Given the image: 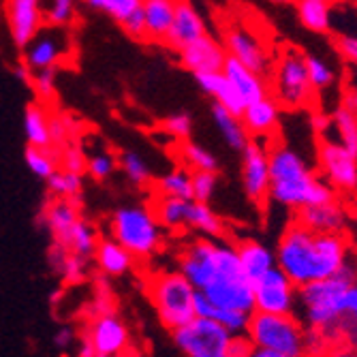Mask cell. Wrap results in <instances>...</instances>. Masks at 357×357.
<instances>
[{"label":"cell","mask_w":357,"mask_h":357,"mask_svg":"<svg viewBox=\"0 0 357 357\" xmlns=\"http://www.w3.org/2000/svg\"><path fill=\"white\" fill-rule=\"evenodd\" d=\"M73 338H75V332H73V328H60L56 334H54V344L58 347V349H62V351H67L69 347H71V342H73Z\"/></svg>","instance_id":"obj_57"},{"label":"cell","mask_w":357,"mask_h":357,"mask_svg":"<svg viewBox=\"0 0 357 357\" xmlns=\"http://www.w3.org/2000/svg\"><path fill=\"white\" fill-rule=\"evenodd\" d=\"M84 261H86V259H82L77 255H67L56 266V270L62 274V278L67 282H79L82 276H84Z\"/></svg>","instance_id":"obj_49"},{"label":"cell","mask_w":357,"mask_h":357,"mask_svg":"<svg viewBox=\"0 0 357 357\" xmlns=\"http://www.w3.org/2000/svg\"><path fill=\"white\" fill-rule=\"evenodd\" d=\"M252 342L248 340V336H234L229 342V351H227V357H250L252 353Z\"/></svg>","instance_id":"obj_53"},{"label":"cell","mask_w":357,"mask_h":357,"mask_svg":"<svg viewBox=\"0 0 357 357\" xmlns=\"http://www.w3.org/2000/svg\"><path fill=\"white\" fill-rule=\"evenodd\" d=\"M13 75H15V79L17 82H22V84H28V86H32V71L26 67V64L22 62V64H15V69H13Z\"/></svg>","instance_id":"obj_58"},{"label":"cell","mask_w":357,"mask_h":357,"mask_svg":"<svg viewBox=\"0 0 357 357\" xmlns=\"http://www.w3.org/2000/svg\"><path fill=\"white\" fill-rule=\"evenodd\" d=\"M186 227L206 236V240H220L225 236L222 218L210 208V204L190 202L186 214Z\"/></svg>","instance_id":"obj_30"},{"label":"cell","mask_w":357,"mask_h":357,"mask_svg":"<svg viewBox=\"0 0 357 357\" xmlns=\"http://www.w3.org/2000/svg\"><path fill=\"white\" fill-rule=\"evenodd\" d=\"M86 5L90 9H96V11L109 15L118 24H124L142 7V0H88Z\"/></svg>","instance_id":"obj_38"},{"label":"cell","mask_w":357,"mask_h":357,"mask_svg":"<svg viewBox=\"0 0 357 357\" xmlns=\"http://www.w3.org/2000/svg\"><path fill=\"white\" fill-rule=\"evenodd\" d=\"M344 319L357 323V282L347 289V296H344Z\"/></svg>","instance_id":"obj_55"},{"label":"cell","mask_w":357,"mask_h":357,"mask_svg":"<svg viewBox=\"0 0 357 357\" xmlns=\"http://www.w3.org/2000/svg\"><path fill=\"white\" fill-rule=\"evenodd\" d=\"M274 252L276 268L302 289L334 278L353 250L344 236H319L296 220L284 229Z\"/></svg>","instance_id":"obj_1"},{"label":"cell","mask_w":357,"mask_h":357,"mask_svg":"<svg viewBox=\"0 0 357 357\" xmlns=\"http://www.w3.org/2000/svg\"><path fill=\"white\" fill-rule=\"evenodd\" d=\"M126 357H146V355H144V353H139V351H131Z\"/></svg>","instance_id":"obj_61"},{"label":"cell","mask_w":357,"mask_h":357,"mask_svg":"<svg viewBox=\"0 0 357 357\" xmlns=\"http://www.w3.org/2000/svg\"><path fill=\"white\" fill-rule=\"evenodd\" d=\"M156 192H158V197L192 202V172L178 167L165 176H160L156 180Z\"/></svg>","instance_id":"obj_32"},{"label":"cell","mask_w":357,"mask_h":357,"mask_svg":"<svg viewBox=\"0 0 357 357\" xmlns=\"http://www.w3.org/2000/svg\"><path fill=\"white\" fill-rule=\"evenodd\" d=\"M122 28L126 30V35L128 37H133V39H139V41H144L146 39V15H144V3H142V7L128 17L124 24H122Z\"/></svg>","instance_id":"obj_50"},{"label":"cell","mask_w":357,"mask_h":357,"mask_svg":"<svg viewBox=\"0 0 357 357\" xmlns=\"http://www.w3.org/2000/svg\"><path fill=\"white\" fill-rule=\"evenodd\" d=\"M218 186V176L208 172H195L192 174V202L208 204Z\"/></svg>","instance_id":"obj_45"},{"label":"cell","mask_w":357,"mask_h":357,"mask_svg":"<svg viewBox=\"0 0 357 357\" xmlns=\"http://www.w3.org/2000/svg\"><path fill=\"white\" fill-rule=\"evenodd\" d=\"M280 105L276 103L274 96H266V99L250 103L244 107L242 112V124L246 128L248 137H252L255 142H264L270 139L280 122Z\"/></svg>","instance_id":"obj_18"},{"label":"cell","mask_w":357,"mask_h":357,"mask_svg":"<svg viewBox=\"0 0 357 357\" xmlns=\"http://www.w3.org/2000/svg\"><path fill=\"white\" fill-rule=\"evenodd\" d=\"M317 165L321 172V180L326 178L334 192H357V156H353L340 144L323 139L317 150Z\"/></svg>","instance_id":"obj_11"},{"label":"cell","mask_w":357,"mask_h":357,"mask_svg":"<svg viewBox=\"0 0 357 357\" xmlns=\"http://www.w3.org/2000/svg\"><path fill=\"white\" fill-rule=\"evenodd\" d=\"M58 156H60V150L58 148H47V150H41V148H26L24 152V160L28 169L35 174L37 178H43V180H50L60 167H58Z\"/></svg>","instance_id":"obj_36"},{"label":"cell","mask_w":357,"mask_h":357,"mask_svg":"<svg viewBox=\"0 0 357 357\" xmlns=\"http://www.w3.org/2000/svg\"><path fill=\"white\" fill-rule=\"evenodd\" d=\"M336 47L340 52V56L353 64V67L357 69V37H347V35H340L338 41H336Z\"/></svg>","instance_id":"obj_52"},{"label":"cell","mask_w":357,"mask_h":357,"mask_svg":"<svg viewBox=\"0 0 357 357\" xmlns=\"http://www.w3.org/2000/svg\"><path fill=\"white\" fill-rule=\"evenodd\" d=\"M342 105H344L347 109H351L353 114H357V79H355V77H351V79L347 82V90H344V101H342Z\"/></svg>","instance_id":"obj_56"},{"label":"cell","mask_w":357,"mask_h":357,"mask_svg":"<svg viewBox=\"0 0 357 357\" xmlns=\"http://www.w3.org/2000/svg\"><path fill=\"white\" fill-rule=\"evenodd\" d=\"M43 15H45V24H50L52 28L64 30L75 20L77 9L73 0H54V3L43 7Z\"/></svg>","instance_id":"obj_41"},{"label":"cell","mask_w":357,"mask_h":357,"mask_svg":"<svg viewBox=\"0 0 357 357\" xmlns=\"http://www.w3.org/2000/svg\"><path fill=\"white\" fill-rule=\"evenodd\" d=\"M69 37L62 28L41 30V35L24 50V64L32 73L56 69L69 54Z\"/></svg>","instance_id":"obj_15"},{"label":"cell","mask_w":357,"mask_h":357,"mask_svg":"<svg viewBox=\"0 0 357 357\" xmlns=\"http://www.w3.org/2000/svg\"><path fill=\"white\" fill-rule=\"evenodd\" d=\"M296 11L302 26L317 35H326L334 28V7L326 0H302Z\"/></svg>","instance_id":"obj_28"},{"label":"cell","mask_w":357,"mask_h":357,"mask_svg":"<svg viewBox=\"0 0 357 357\" xmlns=\"http://www.w3.org/2000/svg\"><path fill=\"white\" fill-rule=\"evenodd\" d=\"M314 88L306 69V54L296 47H284L272 69V96L284 109H308L314 103Z\"/></svg>","instance_id":"obj_7"},{"label":"cell","mask_w":357,"mask_h":357,"mask_svg":"<svg viewBox=\"0 0 357 357\" xmlns=\"http://www.w3.org/2000/svg\"><path fill=\"white\" fill-rule=\"evenodd\" d=\"M58 246H62L69 255H77V257L86 259L96 252L99 238H96V231L92 229L90 222H86L84 218H77Z\"/></svg>","instance_id":"obj_31"},{"label":"cell","mask_w":357,"mask_h":357,"mask_svg":"<svg viewBox=\"0 0 357 357\" xmlns=\"http://www.w3.org/2000/svg\"><path fill=\"white\" fill-rule=\"evenodd\" d=\"M94 257L96 266L105 276H122L133 268V257L114 240H101Z\"/></svg>","instance_id":"obj_29"},{"label":"cell","mask_w":357,"mask_h":357,"mask_svg":"<svg viewBox=\"0 0 357 357\" xmlns=\"http://www.w3.org/2000/svg\"><path fill=\"white\" fill-rule=\"evenodd\" d=\"M250 357H284V355H278V353H272V351H264V349H252Z\"/></svg>","instance_id":"obj_60"},{"label":"cell","mask_w":357,"mask_h":357,"mask_svg":"<svg viewBox=\"0 0 357 357\" xmlns=\"http://www.w3.org/2000/svg\"><path fill=\"white\" fill-rule=\"evenodd\" d=\"M77 357H96V353H94V349H92V344H90V340H88V338H84V342H82V349H79Z\"/></svg>","instance_id":"obj_59"},{"label":"cell","mask_w":357,"mask_h":357,"mask_svg":"<svg viewBox=\"0 0 357 357\" xmlns=\"http://www.w3.org/2000/svg\"><path fill=\"white\" fill-rule=\"evenodd\" d=\"M24 135L30 148H52L50 112L41 103H28L24 109Z\"/></svg>","instance_id":"obj_26"},{"label":"cell","mask_w":357,"mask_h":357,"mask_svg":"<svg viewBox=\"0 0 357 357\" xmlns=\"http://www.w3.org/2000/svg\"><path fill=\"white\" fill-rule=\"evenodd\" d=\"M306 328L296 314H264L250 317L246 336L255 349L272 351L284 357H306Z\"/></svg>","instance_id":"obj_5"},{"label":"cell","mask_w":357,"mask_h":357,"mask_svg":"<svg viewBox=\"0 0 357 357\" xmlns=\"http://www.w3.org/2000/svg\"><path fill=\"white\" fill-rule=\"evenodd\" d=\"M212 122L216 126V131L220 133L222 142L236 152H244V148L250 144V137L246 133V128L242 124V118L234 116L231 112H227L220 105H212Z\"/></svg>","instance_id":"obj_27"},{"label":"cell","mask_w":357,"mask_h":357,"mask_svg":"<svg viewBox=\"0 0 357 357\" xmlns=\"http://www.w3.org/2000/svg\"><path fill=\"white\" fill-rule=\"evenodd\" d=\"M222 47L227 56L240 62L248 71L268 77L274 69V54L257 32L240 22L227 26L222 32Z\"/></svg>","instance_id":"obj_9"},{"label":"cell","mask_w":357,"mask_h":357,"mask_svg":"<svg viewBox=\"0 0 357 357\" xmlns=\"http://www.w3.org/2000/svg\"><path fill=\"white\" fill-rule=\"evenodd\" d=\"M349 287H353V282L336 274L334 278L298 289L296 312H300V321L306 323L308 330H317L328 340H334L344 319V296Z\"/></svg>","instance_id":"obj_4"},{"label":"cell","mask_w":357,"mask_h":357,"mask_svg":"<svg viewBox=\"0 0 357 357\" xmlns=\"http://www.w3.org/2000/svg\"><path fill=\"white\" fill-rule=\"evenodd\" d=\"M255 310L264 314H296L298 287L278 268L255 282Z\"/></svg>","instance_id":"obj_12"},{"label":"cell","mask_w":357,"mask_h":357,"mask_svg":"<svg viewBox=\"0 0 357 357\" xmlns=\"http://www.w3.org/2000/svg\"><path fill=\"white\" fill-rule=\"evenodd\" d=\"M270 199L289 210H306L336 202L334 188L321 180L308 160L287 144L270 146Z\"/></svg>","instance_id":"obj_2"},{"label":"cell","mask_w":357,"mask_h":357,"mask_svg":"<svg viewBox=\"0 0 357 357\" xmlns=\"http://www.w3.org/2000/svg\"><path fill=\"white\" fill-rule=\"evenodd\" d=\"M332 142L340 144L353 156H357V114L338 105L332 114Z\"/></svg>","instance_id":"obj_33"},{"label":"cell","mask_w":357,"mask_h":357,"mask_svg":"<svg viewBox=\"0 0 357 357\" xmlns=\"http://www.w3.org/2000/svg\"><path fill=\"white\" fill-rule=\"evenodd\" d=\"M86 338L90 340L96 357H120L128 347V330L114 312L96 317Z\"/></svg>","instance_id":"obj_16"},{"label":"cell","mask_w":357,"mask_h":357,"mask_svg":"<svg viewBox=\"0 0 357 357\" xmlns=\"http://www.w3.org/2000/svg\"><path fill=\"white\" fill-rule=\"evenodd\" d=\"M77 210H79V197L56 199L54 204H50L45 208L41 218H45V222H47V229L54 236V244H60L64 240V236H67V231L73 227V222L79 218Z\"/></svg>","instance_id":"obj_25"},{"label":"cell","mask_w":357,"mask_h":357,"mask_svg":"<svg viewBox=\"0 0 357 357\" xmlns=\"http://www.w3.org/2000/svg\"><path fill=\"white\" fill-rule=\"evenodd\" d=\"M86 165H88V158H86L84 150L77 144H69V146H64L60 150V156H58V167H60V172L82 176L86 172Z\"/></svg>","instance_id":"obj_43"},{"label":"cell","mask_w":357,"mask_h":357,"mask_svg":"<svg viewBox=\"0 0 357 357\" xmlns=\"http://www.w3.org/2000/svg\"><path fill=\"white\" fill-rule=\"evenodd\" d=\"M195 287L180 272H160L150 282V300L158 319L172 332L188 326L195 319Z\"/></svg>","instance_id":"obj_8"},{"label":"cell","mask_w":357,"mask_h":357,"mask_svg":"<svg viewBox=\"0 0 357 357\" xmlns=\"http://www.w3.org/2000/svg\"><path fill=\"white\" fill-rule=\"evenodd\" d=\"M222 75L231 82V86L236 88V92L242 96V101L246 105L250 103H257L266 99L268 94V82L266 77L257 75L252 71H248L246 67H242L240 62H236L234 58L227 56V62H225V69H222Z\"/></svg>","instance_id":"obj_22"},{"label":"cell","mask_w":357,"mask_h":357,"mask_svg":"<svg viewBox=\"0 0 357 357\" xmlns=\"http://www.w3.org/2000/svg\"><path fill=\"white\" fill-rule=\"evenodd\" d=\"M50 190L56 195L58 199H75L82 195V176L75 174H67V172H56L50 180H47Z\"/></svg>","instance_id":"obj_40"},{"label":"cell","mask_w":357,"mask_h":357,"mask_svg":"<svg viewBox=\"0 0 357 357\" xmlns=\"http://www.w3.org/2000/svg\"><path fill=\"white\" fill-rule=\"evenodd\" d=\"M180 158L182 167H188V172H208V174H218V158L204 146L195 142H182L180 144Z\"/></svg>","instance_id":"obj_35"},{"label":"cell","mask_w":357,"mask_h":357,"mask_svg":"<svg viewBox=\"0 0 357 357\" xmlns=\"http://www.w3.org/2000/svg\"><path fill=\"white\" fill-rule=\"evenodd\" d=\"M310 126L317 135H323L328 139V135L332 133V116H328L326 112H314L310 116Z\"/></svg>","instance_id":"obj_54"},{"label":"cell","mask_w":357,"mask_h":357,"mask_svg":"<svg viewBox=\"0 0 357 357\" xmlns=\"http://www.w3.org/2000/svg\"><path fill=\"white\" fill-rule=\"evenodd\" d=\"M50 137H52V148L58 150L71 144V126L67 116H50Z\"/></svg>","instance_id":"obj_47"},{"label":"cell","mask_w":357,"mask_h":357,"mask_svg":"<svg viewBox=\"0 0 357 357\" xmlns=\"http://www.w3.org/2000/svg\"><path fill=\"white\" fill-rule=\"evenodd\" d=\"M306 69H308V77H310L314 92L323 94V92H330L336 86V71L330 67V62L326 58L306 54Z\"/></svg>","instance_id":"obj_37"},{"label":"cell","mask_w":357,"mask_h":357,"mask_svg":"<svg viewBox=\"0 0 357 357\" xmlns=\"http://www.w3.org/2000/svg\"><path fill=\"white\" fill-rule=\"evenodd\" d=\"M206 35H208V28H206V22H204L202 13L195 9L190 3H176L174 26L169 30V37H167L165 43L180 52L188 43L197 41V39H202Z\"/></svg>","instance_id":"obj_20"},{"label":"cell","mask_w":357,"mask_h":357,"mask_svg":"<svg viewBox=\"0 0 357 357\" xmlns=\"http://www.w3.org/2000/svg\"><path fill=\"white\" fill-rule=\"evenodd\" d=\"M54 79H56V69L41 71V73H35V77H32V90L37 92V96H39V103H41V105L54 99V94H56Z\"/></svg>","instance_id":"obj_48"},{"label":"cell","mask_w":357,"mask_h":357,"mask_svg":"<svg viewBox=\"0 0 357 357\" xmlns=\"http://www.w3.org/2000/svg\"><path fill=\"white\" fill-rule=\"evenodd\" d=\"M144 15H146V41L165 43L174 26L176 3H169V0H146Z\"/></svg>","instance_id":"obj_24"},{"label":"cell","mask_w":357,"mask_h":357,"mask_svg":"<svg viewBox=\"0 0 357 357\" xmlns=\"http://www.w3.org/2000/svg\"><path fill=\"white\" fill-rule=\"evenodd\" d=\"M270 148L266 142H255L242 152V188L246 197L255 204H264L270 199Z\"/></svg>","instance_id":"obj_13"},{"label":"cell","mask_w":357,"mask_h":357,"mask_svg":"<svg viewBox=\"0 0 357 357\" xmlns=\"http://www.w3.org/2000/svg\"><path fill=\"white\" fill-rule=\"evenodd\" d=\"M298 222L319 236H342L349 227V214L342 204L332 202L298 212Z\"/></svg>","instance_id":"obj_19"},{"label":"cell","mask_w":357,"mask_h":357,"mask_svg":"<svg viewBox=\"0 0 357 357\" xmlns=\"http://www.w3.org/2000/svg\"><path fill=\"white\" fill-rule=\"evenodd\" d=\"M328 349V338L317 330L306 332V357H323Z\"/></svg>","instance_id":"obj_51"},{"label":"cell","mask_w":357,"mask_h":357,"mask_svg":"<svg viewBox=\"0 0 357 357\" xmlns=\"http://www.w3.org/2000/svg\"><path fill=\"white\" fill-rule=\"evenodd\" d=\"M238 257H240L242 274L250 284L259 282L266 274H270L276 268V252L270 246L257 242V240L240 242Z\"/></svg>","instance_id":"obj_21"},{"label":"cell","mask_w":357,"mask_h":357,"mask_svg":"<svg viewBox=\"0 0 357 357\" xmlns=\"http://www.w3.org/2000/svg\"><path fill=\"white\" fill-rule=\"evenodd\" d=\"M163 131L167 135H172L174 139H178L180 144L182 142H188L190 133H192V118L188 112H176L172 116H167L163 120Z\"/></svg>","instance_id":"obj_44"},{"label":"cell","mask_w":357,"mask_h":357,"mask_svg":"<svg viewBox=\"0 0 357 357\" xmlns=\"http://www.w3.org/2000/svg\"><path fill=\"white\" fill-rule=\"evenodd\" d=\"M231 334L212 319H192L174 332V342L186 357H227Z\"/></svg>","instance_id":"obj_10"},{"label":"cell","mask_w":357,"mask_h":357,"mask_svg":"<svg viewBox=\"0 0 357 357\" xmlns=\"http://www.w3.org/2000/svg\"><path fill=\"white\" fill-rule=\"evenodd\" d=\"M116 165H118V160L112 154L101 152V154H94L88 158L86 174H90L94 180H107L116 172Z\"/></svg>","instance_id":"obj_46"},{"label":"cell","mask_w":357,"mask_h":357,"mask_svg":"<svg viewBox=\"0 0 357 357\" xmlns=\"http://www.w3.org/2000/svg\"><path fill=\"white\" fill-rule=\"evenodd\" d=\"M118 165L120 169L126 174V178L131 180L133 184H148L152 174H150V165L146 160L137 154V152H131V150H124L120 156H118Z\"/></svg>","instance_id":"obj_39"},{"label":"cell","mask_w":357,"mask_h":357,"mask_svg":"<svg viewBox=\"0 0 357 357\" xmlns=\"http://www.w3.org/2000/svg\"><path fill=\"white\" fill-rule=\"evenodd\" d=\"M188 204L190 202H182V199H169V197H158L152 212L158 220L160 227L165 229L178 231L186 227V214H188Z\"/></svg>","instance_id":"obj_34"},{"label":"cell","mask_w":357,"mask_h":357,"mask_svg":"<svg viewBox=\"0 0 357 357\" xmlns=\"http://www.w3.org/2000/svg\"><path fill=\"white\" fill-rule=\"evenodd\" d=\"M3 11L15 47L26 50L41 35L45 26V15L39 0H9V3L3 5Z\"/></svg>","instance_id":"obj_14"},{"label":"cell","mask_w":357,"mask_h":357,"mask_svg":"<svg viewBox=\"0 0 357 357\" xmlns=\"http://www.w3.org/2000/svg\"><path fill=\"white\" fill-rule=\"evenodd\" d=\"M178 270L199 294L222 282L244 278L238 246L222 240H195L188 244L180 255Z\"/></svg>","instance_id":"obj_3"},{"label":"cell","mask_w":357,"mask_h":357,"mask_svg":"<svg viewBox=\"0 0 357 357\" xmlns=\"http://www.w3.org/2000/svg\"><path fill=\"white\" fill-rule=\"evenodd\" d=\"M163 227L146 206H124L112 216V240L133 259L152 257L163 242Z\"/></svg>","instance_id":"obj_6"},{"label":"cell","mask_w":357,"mask_h":357,"mask_svg":"<svg viewBox=\"0 0 357 357\" xmlns=\"http://www.w3.org/2000/svg\"><path fill=\"white\" fill-rule=\"evenodd\" d=\"M210 319L216 321L220 328H225L231 336H244L248 330V323H250V314L244 312H236V310H225V308H212Z\"/></svg>","instance_id":"obj_42"},{"label":"cell","mask_w":357,"mask_h":357,"mask_svg":"<svg viewBox=\"0 0 357 357\" xmlns=\"http://www.w3.org/2000/svg\"><path fill=\"white\" fill-rule=\"evenodd\" d=\"M180 62L195 75H206V73H222L227 52L220 41L206 35L197 41L188 43L180 52Z\"/></svg>","instance_id":"obj_17"},{"label":"cell","mask_w":357,"mask_h":357,"mask_svg":"<svg viewBox=\"0 0 357 357\" xmlns=\"http://www.w3.org/2000/svg\"><path fill=\"white\" fill-rule=\"evenodd\" d=\"M195 79H197L199 88L210 94L214 103L225 107L227 112H231L234 116H242L246 103L242 101V96L236 92V88L231 86V82L227 79L222 73H206V75H195Z\"/></svg>","instance_id":"obj_23"}]
</instances>
